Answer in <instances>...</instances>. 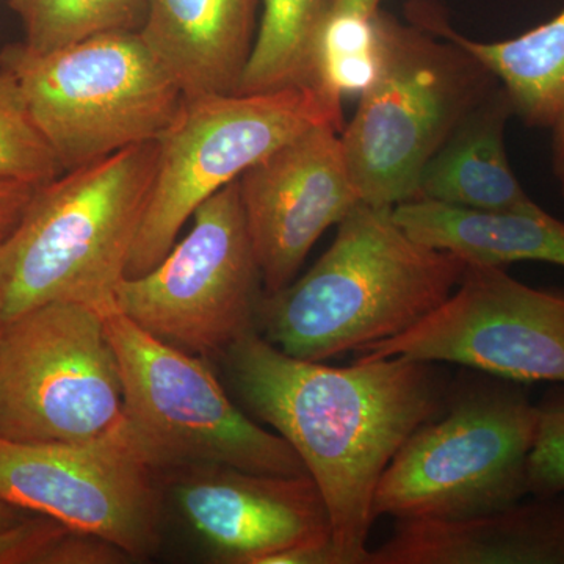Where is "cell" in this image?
I'll return each instance as SVG.
<instances>
[{"mask_svg": "<svg viewBox=\"0 0 564 564\" xmlns=\"http://www.w3.org/2000/svg\"><path fill=\"white\" fill-rule=\"evenodd\" d=\"M106 325L120 364L124 417L162 473L217 464L307 474L288 441L263 429L226 392L206 358L163 343L117 311L106 314Z\"/></svg>", "mask_w": 564, "mask_h": 564, "instance_id": "obj_8", "label": "cell"}, {"mask_svg": "<svg viewBox=\"0 0 564 564\" xmlns=\"http://www.w3.org/2000/svg\"><path fill=\"white\" fill-rule=\"evenodd\" d=\"M414 240L466 263L507 267L538 261L564 267V223L544 209L475 210L411 199L392 209Z\"/></svg>", "mask_w": 564, "mask_h": 564, "instance_id": "obj_18", "label": "cell"}, {"mask_svg": "<svg viewBox=\"0 0 564 564\" xmlns=\"http://www.w3.org/2000/svg\"><path fill=\"white\" fill-rule=\"evenodd\" d=\"M265 564H347L333 540L315 541L278 552Z\"/></svg>", "mask_w": 564, "mask_h": 564, "instance_id": "obj_28", "label": "cell"}, {"mask_svg": "<svg viewBox=\"0 0 564 564\" xmlns=\"http://www.w3.org/2000/svg\"><path fill=\"white\" fill-rule=\"evenodd\" d=\"M381 0H333L332 10L348 13L375 14L380 10Z\"/></svg>", "mask_w": 564, "mask_h": 564, "instance_id": "obj_30", "label": "cell"}, {"mask_svg": "<svg viewBox=\"0 0 564 564\" xmlns=\"http://www.w3.org/2000/svg\"><path fill=\"white\" fill-rule=\"evenodd\" d=\"M24 28L28 50L39 54L110 32H140L147 0H9Z\"/></svg>", "mask_w": 564, "mask_h": 564, "instance_id": "obj_21", "label": "cell"}, {"mask_svg": "<svg viewBox=\"0 0 564 564\" xmlns=\"http://www.w3.org/2000/svg\"><path fill=\"white\" fill-rule=\"evenodd\" d=\"M370 564H564V492L456 521H397Z\"/></svg>", "mask_w": 564, "mask_h": 564, "instance_id": "obj_15", "label": "cell"}, {"mask_svg": "<svg viewBox=\"0 0 564 564\" xmlns=\"http://www.w3.org/2000/svg\"><path fill=\"white\" fill-rule=\"evenodd\" d=\"M32 513L14 507L6 500L0 499V532L11 529V527L21 524L25 519L31 518Z\"/></svg>", "mask_w": 564, "mask_h": 564, "instance_id": "obj_31", "label": "cell"}, {"mask_svg": "<svg viewBox=\"0 0 564 564\" xmlns=\"http://www.w3.org/2000/svg\"><path fill=\"white\" fill-rule=\"evenodd\" d=\"M540 406L525 384L467 369L452 380L443 413L393 456L375 492V519L456 521L529 496Z\"/></svg>", "mask_w": 564, "mask_h": 564, "instance_id": "obj_4", "label": "cell"}, {"mask_svg": "<svg viewBox=\"0 0 564 564\" xmlns=\"http://www.w3.org/2000/svg\"><path fill=\"white\" fill-rule=\"evenodd\" d=\"M158 158L159 141H148L36 188L0 243V326L50 303L113 311Z\"/></svg>", "mask_w": 564, "mask_h": 564, "instance_id": "obj_3", "label": "cell"}, {"mask_svg": "<svg viewBox=\"0 0 564 564\" xmlns=\"http://www.w3.org/2000/svg\"><path fill=\"white\" fill-rule=\"evenodd\" d=\"M124 415L106 313L50 303L0 326V440L82 443Z\"/></svg>", "mask_w": 564, "mask_h": 564, "instance_id": "obj_9", "label": "cell"}, {"mask_svg": "<svg viewBox=\"0 0 564 564\" xmlns=\"http://www.w3.org/2000/svg\"><path fill=\"white\" fill-rule=\"evenodd\" d=\"M415 22L456 41L499 79L514 117L529 128L552 129L564 113V9L516 39L481 43L459 35L426 3H415Z\"/></svg>", "mask_w": 564, "mask_h": 564, "instance_id": "obj_19", "label": "cell"}, {"mask_svg": "<svg viewBox=\"0 0 564 564\" xmlns=\"http://www.w3.org/2000/svg\"><path fill=\"white\" fill-rule=\"evenodd\" d=\"M343 131L315 126L237 180L263 293L295 281L323 232L362 203L345 161Z\"/></svg>", "mask_w": 564, "mask_h": 564, "instance_id": "obj_14", "label": "cell"}, {"mask_svg": "<svg viewBox=\"0 0 564 564\" xmlns=\"http://www.w3.org/2000/svg\"><path fill=\"white\" fill-rule=\"evenodd\" d=\"M333 0H263L242 95L313 87L314 50Z\"/></svg>", "mask_w": 564, "mask_h": 564, "instance_id": "obj_20", "label": "cell"}, {"mask_svg": "<svg viewBox=\"0 0 564 564\" xmlns=\"http://www.w3.org/2000/svg\"><path fill=\"white\" fill-rule=\"evenodd\" d=\"M65 530H68L65 525L46 516H31L0 532V564H41L47 545Z\"/></svg>", "mask_w": 564, "mask_h": 564, "instance_id": "obj_25", "label": "cell"}, {"mask_svg": "<svg viewBox=\"0 0 564 564\" xmlns=\"http://www.w3.org/2000/svg\"><path fill=\"white\" fill-rule=\"evenodd\" d=\"M381 61L340 133L362 203L393 207L417 195L423 166L499 79L462 44L378 11Z\"/></svg>", "mask_w": 564, "mask_h": 564, "instance_id": "obj_5", "label": "cell"}, {"mask_svg": "<svg viewBox=\"0 0 564 564\" xmlns=\"http://www.w3.org/2000/svg\"><path fill=\"white\" fill-rule=\"evenodd\" d=\"M378 11L369 17L329 10L323 21L315 41L313 87L334 101L361 98L377 77L381 61Z\"/></svg>", "mask_w": 564, "mask_h": 564, "instance_id": "obj_22", "label": "cell"}, {"mask_svg": "<svg viewBox=\"0 0 564 564\" xmlns=\"http://www.w3.org/2000/svg\"><path fill=\"white\" fill-rule=\"evenodd\" d=\"M163 492L210 562L265 564L295 545L333 540L332 519L311 475L184 466L162 473Z\"/></svg>", "mask_w": 564, "mask_h": 564, "instance_id": "obj_13", "label": "cell"}, {"mask_svg": "<svg viewBox=\"0 0 564 564\" xmlns=\"http://www.w3.org/2000/svg\"><path fill=\"white\" fill-rule=\"evenodd\" d=\"M192 220L158 267L118 284L113 311L173 347L220 358L256 332L263 295L239 182L206 199Z\"/></svg>", "mask_w": 564, "mask_h": 564, "instance_id": "obj_10", "label": "cell"}, {"mask_svg": "<svg viewBox=\"0 0 564 564\" xmlns=\"http://www.w3.org/2000/svg\"><path fill=\"white\" fill-rule=\"evenodd\" d=\"M234 400L296 452L321 489L347 564H370L375 492L393 456L445 410L441 362L389 356L348 367L292 358L258 332L220 356Z\"/></svg>", "mask_w": 564, "mask_h": 564, "instance_id": "obj_1", "label": "cell"}, {"mask_svg": "<svg viewBox=\"0 0 564 564\" xmlns=\"http://www.w3.org/2000/svg\"><path fill=\"white\" fill-rule=\"evenodd\" d=\"M258 0H147L140 35L185 99L239 90L256 35Z\"/></svg>", "mask_w": 564, "mask_h": 564, "instance_id": "obj_16", "label": "cell"}, {"mask_svg": "<svg viewBox=\"0 0 564 564\" xmlns=\"http://www.w3.org/2000/svg\"><path fill=\"white\" fill-rule=\"evenodd\" d=\"M63 172L161 139L184 93L140 32H110L39 54L22 43L0 52Z\"/></svg>", "mask_w": 564, "mask_h": 564, "instance_id": "obj_6", "label": "cell"}, {"mask_svg": "<svg viewBox=\"0 0 564 564\" xmlns=\"http://www.w3.org/2000/svg\"><path fill=\"white\" fill-rule=\"evenodd\" d=\"M0 499L102 538L131 560L161 547L162 470L124 415L82 443L0 440Z\"/></svg>", "mask_w": 564, "mask_h": 564, "instance_id": "obj_11", "label": "cell"}, {"mask_svg": "<svg viewBox=\"0 0 564 564\" xmlns=\"http://www.w3.org/2000/svg\"><path fill=\"white\" fill-rule=\"evenodd\" d=\"M131 562V556L120 547L79 532L65 530L44 551L41 564H120Z\"/></svg>", "mask_w": 564, "mask_h": 564, "instance_id": "obj_26", "label": "cell"}, {"mask_svg": "<svg viewBox=\"0 0 564 564\" xmlns=\"http://www.w3.org/2000/svg\"><path fill=\"white\" fill-rule=\"evenodd\" d=\"M552 132H554V137H552V165H554L555 177L564 196V113L552 126Z\"/></svg>", "mask_w": 564, "mask_h": 564, "instance_id": "obj_29", "label": "cell"}, {"mask_svg": "<svg viewBox=\"0 0 564 564\" xmlns=\"http://www.w3.org/2000/svg\"><path fill=\"white\" fill-rule=\"evenodd\" d=\"M35 191L24 182L0 181V243L20 225Z\"/></svg>", "mask_w": 564, "mask_h": 564, "instance_id": "obj_27", "label": "cell"}, {"mask_svg": "<svg viewBox=\"0 0 564 564\" xmlns=\"http://www.w3.org/2000/svg\"><path fill=\"white\" fill-rule=\"evenodd\" d=\"M63 173L57 154L33 120L20 82L0 68V181L39 188Z\"/></svg>", "mask_w": 564, "mask_h": 564, "instance_id": "obj_23", "label": "cell"}, {"mask_svg": "<svg viewBox=\"0 0 564 564\" xmlns=\"http://www.w3.org/2000/svg\"><path fill=\"white\" fill-rule=\"evenodd\" d=\"M529 488L533 497L564 492V397L540 404L536 440L529 459Z\"/></svg>", "mask_w": 564, "mask_h": 564, "instance_id": "obj_24", "label": "cell"}, {"mask_svg": "<svg viewBox=\"0 0 564 564\" xmlns=\"http://www.w3.org/2000/svg\"><path fill=\"white\" fill-rule=\"evenodd\" d=\"M344 129L343 104L315 87L185 99L159 139L150 202L126 278L151 272L212 195L315 126Z\"/></svg>", "mask_w": 564, "mask_h": 564, "instance_id": "obj_7", "label": "cell"}, {"mask_svg": "<svg viewBox=\"0 0 564 564\" xmlns=\"http://www.w3.org/2000/svg\"><path fill=\"white\" fill-rule=\"evenodd\" d=\"M467 263L414 240L389 207L359 203L332 247L276 293H263L256 332L278 350L323 362L410 332L452 295Z\"/></svg>", "mask_w": 564, "mask_h": 564, "instance_id": "obj_2", "label": "cell"}, {"mask_svg": "<svg viewBox=\"0 0 564 564\" xmlns=\"http://www.w3.org/2000/svg\"><path fill=\"white\" fill-rule=\"evenodd\" d=\"M458 364L516 381L564 384V292L514 280L505 267L467 263L452 295L410 332L356 352Z\"/></svg>", "mask_w": 564, "mask_h": 564, "instance_id": "obj_12", "label": "cell"}, {"mask_svg": "<svg viewBox=\"0 0 564 564\" xmlns=\"http://www.w3.org/2000/svg\"><path fill=\"white\" fill-rule=\"evenodd\" d=\"M511 117L510 96L499 82L423 166L415 199L475 210L540 209L508 162L505 128Z\"/></svg>", "mask_w": 564, "mask_h": 564, "instance_id": "obj_17", "label": "cell"}]
</instances>
